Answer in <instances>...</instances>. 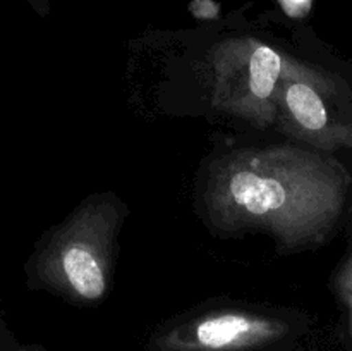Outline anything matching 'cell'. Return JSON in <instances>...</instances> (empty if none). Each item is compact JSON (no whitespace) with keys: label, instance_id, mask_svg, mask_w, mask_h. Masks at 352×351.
<instances>
[{"label":"cell","instance_id":"1","mask_svg":"<svg viewBox=\"0 0 352 351\" xmlns=\"http://www.w3.org/2000/svg\"><path fill=\"white\" fill-rule=\"evenodd\" d=\"M351 178L336 158L294 145L220 157L205 184V209L227 234L263 233L285 250L325 240L339 219Z\"/></svg>","mask_w":352,"mask_h":351},{"label":"cell","instance_id":"2","mask_svg":"<svg viewBox=\"0 0 352 351\" xmlns=\"http://www.w3.org/2000/svg\"><path fill=\"white\" fill-rule=\"evenodd\" d=\"M120 220L122 217L110 200L86 202L38 253L33 274L40 284L74 301H100L109 291Z\"/></svg>","mask_w":352,"mask_h":351},{"label":"cell","instance_id":"3","mask_svg":"<svg viewBox=\"0 0 352 351\" xmlns=\"http://www.w3.org/2000/svg\"><path fill=\"white\" fill-rule=\"evenodd\" d=\"M298 58L253 36H234L212 48L210 96L215 109L256 127L275 124V92Z\"/></svg>","mask_w":352,"mask_h":351},{"label":"cell","instance_id":"4","mask_svg":"<svg viewBox=\"0 0 352 351\" xmlns=\"http://www.w3.org/2000/svg\"><path fill=\"white\" fill-rule=\"evenodd\" d=\"M275 124L311 147L352 150V95L332 74L298 61L277 85Z\"/></svg>","mask_w":352,"mask_h":351},{"label":"cell","instance_id":"5","mask_svg":"<svg viewBox=\"0 0 352 351\" xmlns=\"http://www.w3.org/2000/svg\"><path fill=\"white\" fill-rule=\"evenodd\" d=\"M287 326L251 312L227 310L201 315L168 330L160 339L164 351H246L280 339Z\"/></svg>","mask_w":352,"mask_h":351},{"label":"cell","instance_id":"6","mask_svg":"<svg viewBox=\"0 0 352 351\" xmlns=\"http://www.w3.org/2000/svg\"><path fill=\"white\" fill-rule=\"evenodd\" d=\"M336 288L340 299H342L347 308V315H349V334L352 341V251L349 258L346 260V264L340 267L339 274H337Z\"/></svg>","mask_w":352,"mask_h":351},{"label":"cell","instance_id":"7","mask_svg":"<svg viewBox=\"0 0 352 351\" xmlns=\"http://www.w3.org/2000/svg\"><path fill=\"white\" fill-rule=\"evenodd\" d=\"M277 2L292 19H302L308 16L313 7V0H277Z\"/></svg>","mask_w":352,"mask_h":351},{"label":"cell","instance_id":"8","mask_svg":"<svg viewBox=\"0 0 352 351\" xmlns=\"http://www.w3.org/2000/svg\"><path fill=\"white\" fill-rule=\"evenodd\" d=\"M26 351H41V350H26Z\"/></svg>","mask_w":352,"mask_h":351}]
</instances>
